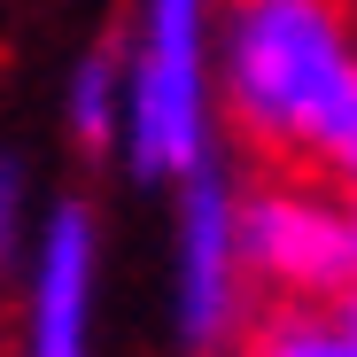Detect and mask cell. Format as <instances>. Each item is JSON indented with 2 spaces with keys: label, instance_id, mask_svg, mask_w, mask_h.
I'll return each mask as SVG.
<instances>
[{
  "label": "cell",
  "instance_id": "obj_1",
  "mask_svg": "<svg viewBox=\"0 0 357 357\" xmlns=\"http://www.w3.org/2000/svg\"><path fill=\"white\" fill-rule=\"evenodd\" d=\"M233 116L287 178H334L357 140V54L342 0H241Z\"/></svg>",
  "mask_w": 357,
  "mask_h": 357
},
{
  "label": "cell",
  "instance_id": "obj_2",
  "mask_svg": "<svg viewBox=\"0 0 357 357\" xmlns=\"http://www.w3.org/2000/svg\"><path fill=\"white\" fill-rule=\"evenodd\" d=\"M233 249H241L249 272H264L272 287L303 295V303L357 287V218H342L319 195H295V187H264L233 218Z\"/></svg>",
  "mask_w": 357,
  "mask_h": 357
},
{
  "label": "cell",
  "instance_id": "obj_3",
  "mask_svg": "<svg viewBox=\"0 0 357 357\" xmlns=\"http://www.w3.org/2000/svg\"><path fill=\"white\" fill-rule=\"evenodd\" d=\"M202 0H148V54L132 86V163L195 171L202 163Z\"/></svg>",
  "mask_w": 357,
  "mask_h": 357
},
{
  "label": "cell",
  "instance_id": "obj_4",
  "mask_svg": "<svg viewBox=\"0 0 357 357\" xmlns=\"http://www.w3.org/2000/svg\"><path fill=\"white\" fill-rule=\"evenodd\" d=\"M233 218H225V195L210 178H195V210H187V334L195 349H210L225 334V295H233Z\"/></svg>",
  "mask_w": 357,
  "mask_h": 357
},
{
  "label": "cell",
  "instance_id": "obj_5",
  "mask_svg": "<svg viewBox=\"0 0 357 357\" xmlns=\"http://www.w3.org/2000/svg\"><path fill=\"white\" fill-rule=\"evenodd\" d=\"M86 218L78 210H54L47 233V257H39V342L31 357H78V326H86Z\"/></svg>",
  "mask_w": 357,
  "mask_h": 357
},
{
  "label": "cell",
  "instance_id": "obj_6",
  "mask_svg": "<svg viewBox=\"0 0 357 357\" xmlns=\"http://www.w3.org/2000/svg\"><path fill=\"white\" fill-rule=\"evenodd\" d=\"M241 357H357V319L349 303L326 311V303H303V295H287L272 319L249 326Z\"/></svg>",
  "mask_w": 357,
  "mask_h": 357
},
{
  "label": "cell",
  "instance_id": "obj_7",
  "mask_svg": "<svg viewBox=\"0 0 357 357\" xmlns=\"http://www.w3.org/2000/svg\"><path fill=\"white\" fill-rule=\"evenodd\" d=\"M78 132H86V140L109 132V70H101V63H86V78H78Z\"/></svg>",
  "mask_w": 357,
  "mask_h": 357
},
{
  "label": "cell",
  "instance_id": "obj_8",
  "mask_svg": "<svg viewBox=\"0 0 357 357\" xmlns=\"http://www.w3.org/2000/svg\"><path fill=\"white\" fill-rule=\"evenodd\" d=\"M8 202H16V187H8V171H0V249H8Z\"/></svg>",
  "mask_w": 357,
  "mask_h": 357
},
{
  "label": "cell",
  "instance_id": "obj_9",
  "mask_svg": "<svg viewBox=\"0 0 357 357\" xmlns=\"http://www.w3.org/2000/svg\"><path fill=\"white\" fill-rule=\"evenodd\" d=\"M342 178H349V187H357V140H349V155H342Z\"/></svg>",
  "mask_w": 357,
  "mask_h": 357
},
{
  "label": "cell",
  "instance_id": "obj_10",
  "mask_svg": "<svg viewBox=\"0 0 357 357\" xmlns=\"http://www.w3.org/2000/svg\"><path fill=\"white\" fill-rule=\"evenodd\" d=\"M349 319H357V287H349Z\"/></svg>",
  "mask_w": 357,
  "mask_h": 357
}]
</instances>
